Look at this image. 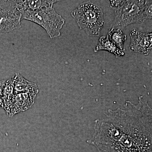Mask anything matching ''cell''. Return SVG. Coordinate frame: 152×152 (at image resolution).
Returning a JSON list of instances; mask_svg holds the SVG:
<instances>
[{"mask_svg": "<svg viewBox=\"0 0 152 152\" xmlns=\"http://www.w3.org/2000/svg\"><path fill=\"white\" fill-rule=\"evenodd\" d=\"M109 109L95 120L93 137L87 141L99 152H152V110L143 96L137 104Z\"/></svg>", "mask_w": 152, "mask_h": 152, "instance_id": "obj_1", "label": "cell"}, {"mask_svg": "<svg viewBox=\"0 0 152 152\" xmlns=\"http://www.w3.org/2000/svg\"><path fill=\"white\" fill-rule=\"evenodd\" d=\"M115 17L111 25L114 28H124L129 25L142 23L152 19V1H109Z\"/></svg>", "mask_w": 152, "mask_h": 152, "instance_id": "obj_2", "label": "cell"}, {"mask_svg": "<svg viewBox=\"0 0 152 152\" xmlns=\"http://www.w3.org/2000/svg\"><path fill=\"white\" fill-rule=\"evenodd\" d=\"M80 29L88 35L99 37L104 24L102 10L91 1L82 3L71 12Z\"/></svg>", "mask_w": 152, "mask_h": 152, "instance_id": "obj_3", "label": "cell"}, {"mask_svg": "<svg viewBox=\"0 0 152 152\" xmlns=\"http://www.w3.org/2000/svg\"><path fill=\"white\" fill-rule=\"evenodd\" d=\"M19 12L21 15L22 20H28L39 25L45 30L51 39L61 35V31L65 20L57 13L53 7L35 11L25 10Z\"/></svg>", "mask_w": 152, "mask_h": 152, "instance_id": "obj_4", "label": "cell"}, {"mask_svg": "<svg viewBox=\"0 0 152 152\" xmlns=\"http://www.w3.org/2000/svg\"><path fill=\"white\" fill-rule=\"evenodd\" d=\"M21 20V15L18 10L0 2V32H10L20 28Z\"/></svg>", "mask_w": 152, "mask_h": 152, "instance_id": "obj_5", "label": "cell"}, {"mask_svg": "<svg viewBox=\"0 0 152 152\" xmlns=\"http://www.w3.org/2000/svg\"><path fill=\"white\" fill-rule=\"evenodd\" d=\"M131 51L148 56L151 50L152 34L151 32H142L133 30L130 34Z\"/></svg>", "mask_w": 152, "mask_h": 152, "instance_id": "obj_6", "label": "cell"}, {"mask_svg": "<svg viewBox=\"0 0 152 152\" xmlns=\"http://www.w3.org/2000/svg\"><path fill=\"white\" fill-rule=\"evenodd\" d=\"M37 94L32 92L15 94L8 115L13 117L19 113L29 110L34 104Z\"/></svg>", "mask_w": 152, "mask_h": 152, "instance_id": "obj_7", "label": "cell"}, {"mask_svg": "<svg viewBox=\"0 0 152 152\" xmlns=\"http://www.w3.org/2000/svg\"><path fill=\"white\" fill-rule=\"evenodd\" d=\"M59 1L52 0H27V1H15V7L18 11H35L45 8L52 7L54 4Z\"/></svg>", "mask_w": 152, "mask_h": 152, "instance_id": "obj_8", "label": "cell"}, {"mask_svg": "<svg viewBox=\"0 0 152 152\" xmlns=\"http://www.w3.org/2000/svg\"><path fill=\"white\" fill-rule=\"evenodd\" d=\"M15 94L24 92H39L37 85L30 82L19 73H16L12 77Z\"/></svg>", "mask_w": 152, "mask_h": 152, "instance_id": "obj_9", "label": "cell"}, {"mask_svg": "<svg viewBox=\"0 0 152 152\" xmlns=\"http://www.w3.org/2000/svg\"><path fill=\"white\" fill-rule=\"evenodd\" d=\"M99 50L107 51L113 54L116 57L123 56H124V51L117 48L110 40L108 35L102 36L100 38L97 45L94 49V51L97 52Z\"/></svg>", "mask_w": 152, "mask_h": 152, "instance_id": "obj_10", "label": "cell"}, {"mask_svg": "<svg viewBox=\"0 0 152 152\" xmlns=\"http://www.w3.org/2000/svg\"><path fill=\"white\" fill-rule=\"evenodd\" d=\"M15 92L12 78L6 80L5 84L3 89L2 99L3 108L6 113L8 115L10 107L13 99Z\"/></svg>", "mask_w": 152, "mask_h": 152, "instance_id": "obj_11", "label": "cell"}, {"mask_svg": "<svg viewBox=\"0 0 152 152\" xmlns=\"http://www.w3.org/2000/svg\"><path fill=\"white\" fill-rule=\"evenodd\" d=\"M108 37L110 40L120 50L124 51V44L127 37L120 29L111 28L109 31Z\"/></svg>", "mask_w": 152, "mask_h": 152, "instance_id": "obj_12", "label": "cell"}, {"mask_svg": "<svg viewBox=\"0 0 152 152\" xmlns=\"http://www.w3.org/2000/svg\"><path fill=\"white\" fill-rule=\"evenodd\" d=\"M6 80L0 81V107L3 108V102L2 99V94L3 89L5 84Z\"/></svg>", "mask_w": 152, "mask_h": 152, "instance_id": "obj_13", "label": "cell"}]
</instances>
